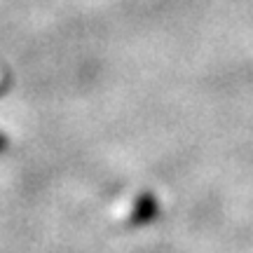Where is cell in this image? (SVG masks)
Listing matches in <instances>:
<instances>
[{
    "instance_id": "obj_2",
    "label": "cell",
    "mask_w": 253,
    "mask_h": 253,
    "mask_svg": "<svg viewBox=\"0 0 253 253\" xmlns=\"http://www.w3.org/2000/svg\"><path fill=\"white\" fill-rule=\"evenodd\" d=\"M5 145H7V138H5V136H0V153L5 150Z\"/></svg>"
},
{
    "instance_id": "obj_1",
    "label": "cell",
    "mask_w": 253,
    "mask_h": 253,
    "mask_svg": "<svg viewBox=\"0 0 253 253\" xmlns=\"http://www.w3.org/2000/svg\"><path fill=\"white\" fill-rule=\"evenodd\" d=\"M157 211H160L157 199L150 192H138L131 199H126L125 204H120L118 218L125 225H143L157 216Z\"/></svg>"
}]
</instances>
